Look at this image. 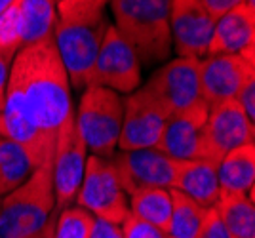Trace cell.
Segmentation results:
<instances>
[{"label":"cell","mask_w":255,"mask_h":238,"mask_svg":"<svg viewBox=\"0 0 255 238\" xmlns=\"http://www.w3.org/2000/svg\"><path fill=\"white\" fill-rule=\"evenodd\" d=\"M8 84L17 90L34 128L55 149L57 130L73 111L69 76L53 42V34L25 46L13 57Z\"/></svg>","instance_id":"cell-1"},{"label":"cell","mask_w":255,"mask_h":238,"mask_svg":"<svg viewBox=\"0 0 255 238\" xmlns=\"http://www.w3.org/2000/svg\"><path fill=\"white\" fill-rule=\"evenodd\" d=\"M107 0H61L59 19L53 27V42L63 61L69 82L86 88L107 31L103 8Z\"/></svg>","instance_id":"cell-2"},{"label":"cell","mask_w":255,"mask_h":238,"mask_svg":"<svg viewBox=\"0 0 255 238\" xmlns=\"http://www.w3.org/2000/svg\"><path fill=\"white\" fill-rule=\"evenodd\" d=\"M115 29L137 55L139 63H160L171 52V0H109Z\"/></svg>","instance_id":"cell-3"},{"label":"cell","mask_w":255,"mask_h":238,"mask_svg":"<svg viewBox=\"0 0 255 238\" xmlns=\"http://www.w3.org/2000/svg\"><path fill=\"white\" fill-rule=\"evenodd\" d=\"M55 208L53 158L0 200V238H31L46 225Z\"/></svg>","instance_id":"cell-4"},{"label":"cell","mask_w":255,"mask_h":238,"mask_svg":"<svg viewBox=\"0 0 255 238\" xmlns=\"http://www.w3.org/2000/svg\"><path fill=\"white\" fill-rule=\"evenodd\" d=\"M124 117V99L103 86H86L75 111L76 128L86 149L99 158H113Z\"/></svg>","instance_id":"cell-5"},{"label":"cell","mask_w":255,"mask_h":238,"mask_svg":"<svg viewBox=\"0 0 255 238\" xmlns=\"http://www.w3.org/2000/svg\"><path fill=\"white\" fill-rule=\"evenodd\" d=\"M76 202L96 219L122 225L129 216L126 193L120 187L117 170L107 158L92 154L86 158L82 183L76 193Z\"/></svg>","instance_id":"cell-6"},{"label":"cell","mask_w":255,"mask_h":238,"mask_svg":"<svg viewBox=\"0 0 255 238\" xmlns=\"http://www.w3.org/2000/svg\"><path fill=\"white\" fill-rule=\"evenodd\" d=\"M141 84V63L133 48L120 36L115 25H107L88 86H103L117 94H131Z\"/></svg>","instance_id":"cell-7"},{"label":"cell","mask_w":255,"mask_h":238,"mask_svg":"<svg viewBox=\"0 0 255 238\" xmlns=\"http://www.w3.org/2000/svg\"><path fill=\"white\" fill-rule=\"evenodd\" d=\"M170 111L147 88H139L124 99V117L118 135L120 151L154 149Z\"/></svg>","instance_id":"cell-8"},{"label":"cell","mask_w":255,"mask_h":238,"mask_svg":"<svg viewBox=\"0 0 255 238\" xmlns=\"http://www.w3.org/2000/svg\"><path fill=\"white\" fill-rule=\"evenodd\" d=\"M254 122L234 99H229L208 113L200 139V158L219 164L227 152L254 143Z\"/></svg>","instance_id":"cell-9"},{"label":"cell","mask_w":255,"mask_h":238,"mask_svg":"<svg viewBox=\"0 0 255 238\" xmlns=\"http://www.w3.org/2000/svg\"><path fill=\"white\" fill-rule=\"evenodd\" d=\"M86 143L76 128L75 109L57 130L53 149V195L55 206L67 208L76 200L86 166Z\"/></svg>","instance_id":"cell-10"},{"label":"cell","mask_w":255,"mask_h":238,"mask_svg":"<svg viewBox=\"0 0 255 238\" xmlns=\"http://www.w3.org/2000/svg\"><path fill=\"white\" fill-rule=\"evenodd\" d=\"M200 99L210 109L234 99L246 82L255 78L254 63L238 54L206 55L198 63Z\"/></svg>","instance_id":"cell-11"},{"label":"cell","mask_w":255,"mask_h":238,"mask_svg":"<svg viewBox=\"0 0 255 238\" xmlns=\"http://www.w3.org/2000/svg\"><path fill=\"white\" fill-rule=\"evenodd\" d=\"M215 19L200 0H171L170 33L171 44L179 57L204 59L212 42Z\"/></svg>","instance_id":"cell-12"},{"label":"cell","mask_w":255,"mask_h":238,"mask_svg":"<svg viewBox=\"0 0 255 238\" xmlns=\"http://www.w3.org/2000/svg\"><path fill=\"white\" fill-rule=\"evenodd\" d=\"M111 162L117 170L120 187L124 189L126 195H131L147 187L171 189L175 160L156 149L115 152Z\"/></svg>","instance_id":"cell-13"},{"label":"cell","mask_w":255,"mask_h":238,"mask_svg":"<svg viewBox=\"0 0 255 238\" xmlns=\"http://www.w3.org/2000/svg\"><path fill=\"white\" fill-rule=\"evenodd\" d=\"M200 59L194 57H177L158 69L147 82V90L171 113L189 109L200 101V76H198Z\"/></svg>","instance_id":"cell-14"},{"label":"cell","mask_w":255,"mask_h":238,"mask_svg":"<svg viewBox=\"0 0 255 238\" xmlns=\"http://www.w3.org/2000/svg\"><path fill=\"white\" fill-rule=\"evenodd\" d=\"M210 107L202 99L189 109L171 113L156 143V151L173 160H192L200 158V139Z\"/></svg>","instance_id":"cell-15"},{"label":"cell","mask_w":255,"mask_h":238,"mask_svg":"<svg viewBox=\"0 0 255 238\" xmlns=\"http://www.w3.org/2000/svg\"><path fill=\"white\" fill-rule=\"evenodd\" d=\"M254 38L255 8L242 2L215 21L208 55L240 54L248 46H254Z\"/></svg>","instance_id":"cell-16"},{"label":"cell","mask_w":255,"mask_h":238,"mask_svg":"<svg viewBox=\"0 0 255 238\" xmlns=\"http://www.w3.org/2000/svg\"><path fill=\"white\" fill-rule=\"evenodd\" d=\"M171 189L187 195L202 208H212L219 200L217 164L204 160V158L175 160Z\"/></svg>","instance_id":"cell-17"},{"label":"cell","mask_w":255,"mask_h":238,"mask_svg":"<svg viewBox=\"0 0 255 238\" xmlns=\"http://www.w3.org/2000/svg\"><path fill=\"white\" fill-rule=\"evenodd\" d=\"M219 195H248L254 189L255 149L254 143L236 147L217 164Z\"/></svg>","instance_id":"cell-18"},{"label":"cell","mask_w":255,"mask_h":238,"mask_svg":"<svg viewBox=\"0 0 255 238\" xmlns=\"http://www.w3.org/2000/svg\"><path fill=\"white\" fill-rule=\"evenodd\" d=\"M129 216L149 225L168 231L171 217V195L170 189L147 187L129 195Z\"/></svg>","instance_id":"cell-19"},{"label":"cell","mask_w":255,"mask_h":238,"mask_svg":"<svg viewBox=\"0 0 255 238\" xmlns=\"http://www.w3.org/2000/svg\"><path fill=\"white\" fill-rule=\"evenodd\" d=\"M215 210L229 238H255V208L248 195H219Z\"/></svg>","instance_id":"cell-20"},{"label":"cell","mask_w":255,"mask_h":238,"mask_svg":"<svg viewBox=\"0 0 255 238\" xmlns=\"http://www.w3.org/2000/svg\"><path fill=\"white\" fill-rule=\"evenodd\" d=\"M36 168V162L23 147L0 137V181L6 195L25 183Z\"/></svg>","instance_id":"cell-21"},{"label":"cell","mask_w":255,"mask_h":238,"mask_svg":"<svg viewBox=\"0 0 255 238\" xmlns=\"http://www.w3.org/2000/svg\"><path fill=\"white\" fill-rule=\"evenodd\" d=\"M55 21L53 0H21L23 48L53 34Z\"/></svg>","instance_id":"cell-22"},{"label":"cell","mask_w":255,"mask_h":238,"mask_svg":"<svg viewBox=\"0 0 255 238\" xmlns=\"http://www.w3.org/2000/svg\"><path fill=\"white\" fill-rule=\"evenodd\" d=\"M170 195L171 217L168 233L173 238H196L208 208L196 204L194 200H191L187 195H183L175 189H170Z\"/></svg>","instance_id":"cell-23"},{"label":"cell","mask_w":255,"mask_h":238,"mask_svg":"<svg viewBox=\"0 0 255 238\" xmlns=\"http://www.w3.org/2000/svg\"><path fill=\"white\" fill-rule=\"evenodd\" d=\"M23 48L21 0H11V4L0 13V55L13 59Z\"/></svg>","instance_id":"cell-24"},{"label":"cell","mask_w":255,"mask_h":238,"mask_svg":"<svg viewBox=\"0 0 255 238\" xmlns=\"http://www.w3.org/2000/svg\"><path fill=\"white\" fill-rule=\"evenodd\" d=\"M94 223L96 217L84 208H65L61 214H57L53 238H90Z\"/></svg>","instance_id":"cell-25"},{"label":"cell","mask_w":255,"mask_h":238,"mask_svg":"<svg viewBox=\"0 0 255 238\" xmlns=\"http://www.w3.org/2000/svg\"><path fill=\"white\" fill-rule=\"evenodd\" d=\"M120 227H122L124 238H173L168 231H162L145 221H139L133 216H128Z\"/></svg>","instance_id":"cell-26"},{"label":"cell","mask_w":255,"mask_h":238,"mask_svg":"<svg viewBox=\"0 0 255 238\" xmlns=\"http://www.w3.org/2000/svg\"><path fill=\"white\" fill-rule=\"evenodd\" d=\"M196 238H229L227 231L223 227V221L217 214L215 206L208 208L206 210V216H204V221L200 229H198V235Z\"/></svg>","instance_id":"cell-27"},{"label":"cell","mask_w":255,"mask_h":238,"mask_svg":"<svg viewBox=\"0 0 255 238\" xmlns=\"http://www.w3.org/2000/svg\"><path fill=\"white\" fill-rule=\"evenodd\" d=\"M234 101L242 107L246 113V117L254 122L255 119V78H252L250 82H246L244 86L240 88V92L236 94Z\"/></svg>","instance_id":"cell-28"},{"label":"cell","mask_w":255,"mask_h":238,"mask_svg":"<svg viewBox=\"0 0 255 238\" xmlns=\"http://www.w3.org/2000/svg\"><path fill=\"white\" fill-rule=\"evenodd\" d=\"M200 2H202V6L206 8V11L217 21L221 15H225L227 11L236 8L238 4H242L244 0H200Z\"/></svg>","instance_id":"cell-29"},{"label":"cell","mask_w":255,"mask_h":238,"mask_svg":"<svg viewBox=\"0 0 255 238\" xmlns=\"http://www.w3.org/2000/svg\"><path fill=\"white\" fill-rule=\"evenodd\" d=\"M90 238H124V233H122V227L117 225V223L96 219L94 231H92V237Z\"/></svg>","instance_id":"cell-30"},{"label":"cell","mask_w":255,"mask_h":238,"mask_svg":"<svg viewBox=\"0 0 255 238\" xmlns=\"http://www.w3.org/2000/svg\"><path fill=\"white\" fill-rule=\"evenodd\" d=\"M11 59L0 55V113L4 109V99H6V86H8V75H10Z\"/></svg>","instance_id":"cell-31"},{"label":"cell","mask_w":255,"mask_h":238,"mask_svg":"<svg viewBox=\"0 0 255 238\" xmlns=\"http://www.w3.org/2000/svg\"><path fill=\"white\" fill-rule=\"evenodd\" d=\"M55 219L57 216H50V219L46 221V225H44L36 235H32L31 238H53V227H55Z\"/></svg>","instance_id":"cell-32"},{"label":"cell","mask_w":255,"mask_h":238,"mask_svg":"<svg viewBox=\"0 0 255 238\" xmlns=\"http://www.w3.org/2000/svg\"><path fill=\"white\" fill-rule=\"evenodd\" d=\"M10 4H11V0H0V13L6 10V8L10 6Z\"/></svg>","instance_id":"cell-33"},{"label":"cell","mask_w":255,"mask_h":238,"mask_svg":"<svg viewBox=\"0 0 255 238\" xmlns=\"http://www.w3.org/2000/svg\"><path fill=\"white\" fill-rule=\"evenodd\" d=\"M248 6H252V8H255V0H244Z\"/></svg>","instance_id":"cell-34"},{"label":"cell","mask_w":255,"mask_h":238,"mask_svg":"<svg viewBox=\"0 0 255 238\" xmlns=\"http://www.w3.org/2000/svg\"><path fill=\"white\" fill-rule=\"evenodd\" d=\"M6 193H4V185H2V181H0V196H4Z\"/></svg>","instance_id":"cell-35"},{"label":"cell","mask_w":255,"mask_h":238,"mask_svg":"<svg viewBox=\"0 0 255 238\" xmlns=\"http://www.w3.org/2000/svg\"><path fill=\"white\" fill-rule=\"evenodd\" d=\"M53 2H55V4H57V2H61V0H53Z\"/></svg>","instance_id":"cell-36"},{"label":"cell","mask_w":255,"mask_h":238,"mask_svg":"<svg viewBox=\"0 0 255 238\" xmlns=\"http://www.w3.org/2000/svg\"><path fill=\"white\" fill-rule=\"evenodd\" d=\"M107 2H109V0H107Z\"/></svg>","instance_id":"cell-37"}]
</instances>
